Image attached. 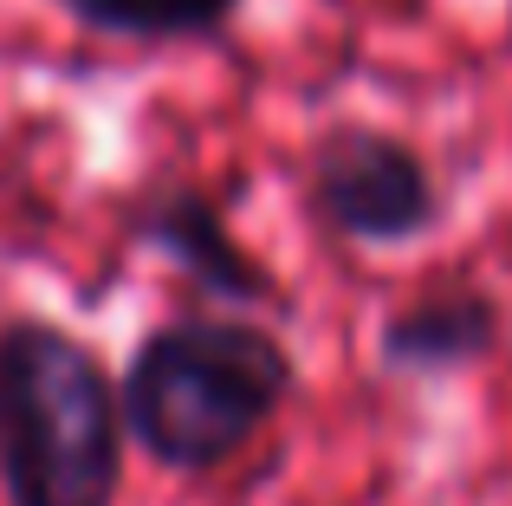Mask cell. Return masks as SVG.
Masks as SVG:
<instances>
[{
    "mask_svg": "<svg viewBox=\"0 0 512 506\" xmlns=\"http://www.w3.org/2000/svg\"><path fill=\"white\" fill-rule=\"evenodd\" d=\"M500 351V305L480 286H435L402 299L376 325V357L402 377H454Z\"/></svg>",
    "mask_w": 512,
    "mask_h": 506,
    "instance_id": "5b68a950",
    "label": "cell"
},
{
    "mask_svg": "<svg viewBox=\"0 0 512 506\" xmlns=\"http://www.w3.org/2000/svg\"><path fill=\"white\" fill-rule=\"evenodd\" d=\"M292 390V351L253 318H163L117 377L130 442L169 474H214L247 455Z\"/></svg>",
    "mask_w": 512,
    "mask_h": 506,
    "instance_id": "6da1fadb",
    "label": "cell"
},
{
    "mask_svg": "<svg viewBox=\"0 0 512 506\" xmlns=\"http://www.w3.org/2000/svg\"><path fill=\"white\" fill-rule=\"evenodd\" d=\"M305 202L338 241L357 247H409L448 215L422 150L376 124H331L305 150Z\"/></svg>",
    "mask_w": 512,
    "mask_h": 506,
    "instance_id": "3957f363",
    "label": "cell"
},
{
    "mask_svg": "<svg viewBox=\"0 0 512 506\" xmlns=\"http://www.w3.org/2000/svg\"><path fill=\"white\" fill-rule=\"evenodd\" d=\"M85 33L137 39V46H188V39H221L247 0H59Z\"/></svg>",
    "mask_w": 512,
    "mask_h": 506,
    "instance_id": "8992f818",
    "label": "cell"
},
{
    "mask_svg": "<svg viewBox=\"0 0 512 506\" xmlns=\"http://www.w3.org/2000/svg\"><path fill=\"white\" fill-rule=\"evenodd\" d=\"M130 234L143 247H156L169 266H182L208 299L227 305H279V279L266 273V260H253L227 228V208L195 182H169L150 189L130 215Z\"/></svg>",
    "mask_w": 512,
    "mask_h": 506,
    "instance_id": "277c9868",
    "label": "cell"
},
{
    "mask_svg": "<svg viewBox=\"0 0 512 506\" xmlns=\"http://www.w3.org/2000/svg\"><path fill=\"white\" fill-rule=\"evenodd\" d=\"M117 377L52 318L0 325V494L7 506H117L124 494Z\"/></svg>",
    "mask_w": 512,
    "mask_h": 506,
    "instance_id": "7a4b0ae2",
    "label": "cell"
}]
</instances>
